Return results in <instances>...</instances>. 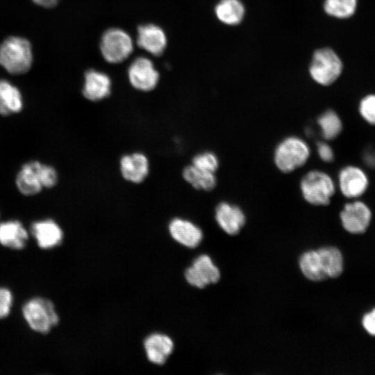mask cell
I'll list each match as a JSON object with an SVG mask.
<instances>
[{"instance_id":"obj_1","label":"cell","mask_w":375,"mask_h":375,"mask_svg":"<svg viewBox=\"0 0 375 375\" xmlns=\"http://www.w3.org/2000/svg\"><path fill=\"white\" fill-rule=\"evenodd\" d=\"M33 63L30 42L21 37H9L0 46V65L10 74L27 72Z\"/></svg>"},{"instance_id":"obj_2","label":"cell","mask_w":375,"mask_h":375,"mask_svg":"<svg viewBox=\"0 0 375 375\" xmlns=\"http://www.w3.org/2000/svg\"><path fill=\"white\" fill-rule=\"evenodd\" d=\"M22 312L30 328L42 334L50 332L60 321L53 303L44 298L29 300L23 306Z\"/></svg>"},{"instance_id":"obj_3","label":"cell","mask_w":375,"mask_h":375,"mask_svg":"<svg viewBox=\"0 0 375 375\" xmlns=\"http://www.w3.org/2000/svg\"><path fill=\"white\" fill-rule=\"evenodd\" d=\"M310 156L308 144L301 138L288 137L281 142L274 151V162L283 172L289 173L303 166Z\"/></svg>"},{"instance_id":"obj_4","label":"cell","mask_w":375,"mask_h":375,"mask_svg":"<svg viewBox=\"0 0 375 375\" xmlns=\"http://www.w3.org/2000/svg\"><path fill=\"white\" fill-rule=\"evenodd\" d=\"M300 188L305 200L315 206H326L335 193V185L326 173L312 170L303 176Z\"/></svg>"},{"instance_id":"obj_5","label":"cell","mask_w":375,"mask_h":375,"mask_svg":"<svg viewBox=\"0 0 375 375\" xmlns=\"http://www.w3.org/2000/svg\"><path fill=\"white\" fill-rule=\"evenodd\" d=\"M309 71L311 77L317 83L329 85L341 74L342 62L331 49H320L314 53Z\"/></svg>"},{"instance_id":"obj_6","label":"cell","mask_w":375,"mask_h":375,"mask_svg":"<svg viewBox=\"0 0 375 375\" xmlns=\"http://www.w3.org/2000/svg\"><path fill=\"white\" fill-rule=\"evenodd\" d=\"M100 50L107 62L119 63L131 54L133 50V40L124 30L111 28L103 33L100 40Z\"/></svg>"},{"instance_id":"obj_7","label":"cell","mask_w":375,"mask_h":375,"mask_svg":"<svg viewBox=\"0 0 375 375\" xmlns=\"http://www.w3.org/2000/svg\"><path fill=\"white\" fill-rule=\"evenodd\" d=\"M184 278L190 285L203 289L209 284L216 283L220 278V272L209 256L201 254L185 269Z\"/></svg>"},{"instance_id":"obj_8","label":"cell","mask_w":375,"mask_h":375,"mask_svg":"<svg viewBox=\"0 0 375 375\" xmlns=\"http://www.w3.org/2000/svg\"><path fill=\"white\" fill-rule=\"evenodd\" d=\"M128 80L136 90L142 92L153 90L159 81V74L151 60L138 57L128 69Z\"/></svg>"},{"instance_id":"obj_9","label":"cell","mask_w":375,"mask_h":375,"mask_svg":"<svg viewBox=\"0 0 375 375\" xmlns=\"http://www.w3.org/2000/svg\"><path fill=\"white\" fill-rule=\"evenodd\" d=\"M343 228L352 234H362L369 226L372 212L362 201H356L345 204L340 212Z\"/></svg>"},{"instance_id":"obj_10","label":"cell","mask_w":375,"mask_h":375,"mask_svg":"<svg viewBox=\"0 0 375 375\" xmlns=\"http://www.w3.org/2000/svg\"><path fill=\"white\" fill-rule=\"evenodd\" d=\"M147 359L152 364L162 365L173 353L174 342L172 338L161 333L147 336L143 342Z\"/></svg>"},{"instance_id":"obj_11","label":"cell","mask_w":375,"mask_h":375,"mask_svg":"<svg viewBox=\"0 0 375 375\" xmlns=\"http://www.w3.org/2000/svg\"><path fill=\"white\" fill-rule=\"evenodd\" d=\"M168 231L177 243L188 248H195L203 239L201 229L191 221L174 217L168 224Z\"/></svg>"},{"instance_id":"obj_12","label":"cell","mask_w":375,"mask_h":375,"mask_svg":"<svg viewBox=\"0 0 375 375\" xmlns=\"http://www.w3.org/2000/svg\"><path fill=\"white\" fill-rule=\"evenodd\" d=\"M119 170L124 180L132 183L140 184L149 175V159L141 152L125 154L119 160Z\"/></svg>"},{"instance_id":"obj_13","label":"cell","mask_w":375,"mask_h":375,"mask_svg":"<svg viewBox=\"0 0 375 375\" xmlns=\"http://www.w3.org/2000/svg\"><path fill=\"white\" fill-rule=\"evenodd\" d=\"M366 174L356 166H347L339 174L341 192L347 198H357L365 192L368 187Z\"/></svg>"},{"instance_id":"obj_14","label":"cell","mask_w":375,"mask_h":375,"mask_svg":"<svg viewBox=\"0 0 375 375\" xmlns=\"http://www.w3.org/2000/svg\"><path fill=\"white\" fill-rule=\"evenodd\" d=\"M84 78L82 94L86 99L97 102L110 96L112 83L108 74L91 69L85 73Z\"/></svg>"},{"instance_id":"obj_15","label":"cell","mask_w":375,"mask_h":375,"mask_svg":"<svg viewBox=\"0 0 375 375\" xmlns=\"http://www.w3.org/2000/svg\"><path fill=\"white\" fill-rule=\"evenodd\" d=\"M31 233L38 246L44 249L60 245L64 234L60 225L52 219L36 221L31 225Z\"/></svg>"},{"instance_id":"obj_16","label":"cell","mask_w":375,"mask_h":375,"mask_svg":"<svg viewBox=\"0 0 375 375\" xmlns=\"http://www.w3.org/2000/svg\"><path fill=\"white\" fill-rule=\"evenodd\" d=\"M138 45L153 56H160L167 46V37L158 26L147 24L138 26Z\"/></svg>"},{"instance_id":"obj_17","label":"cell","mask_w":375,"mask_h":375,"mask_svg":"<svg viewBox=\"0 0 375 375\" xmlns=\"http://www.w3.org/2000/svg\"><path fill=\"white\" fill-rule=\"evenodd\" d=\"M215 219L227 234H238L244 226L245 215L241 208L227 202H221L215 209Z\"/></svg>"},{"instance_id":"obj_18","label":"cell","mask_w":375,"mask_h":375,"mask_svg":"<svg viewBox=\"0 0 375 375\" xmlns=\"http://www.w3.org/2000/svg\"><path fill=\"white\" fill-rule=\"evenodd\" d=\"M41 162L31 160L23 164L18 171L15 184L18 191L24 196L32 197L43 189L40 183L38 169Z\"/></svg>"},{"instance_id":"obj_19","label":"cell","mask_w":375,"mask_h":375,"mask_svg":"<svg viewBox=\"0 0 375 375\" xmlns=\"http://www.w3.org/2000/svg\"><path fill=\"white\" fill-rule=\"evenodd\" d=\"M28 233L18 220H8L0 223V243L13 249H22L27 244Z\"/></svg>"},{"instance_id":"obj_20","label":"cell","mask_w":375,"mask_h":375,"mask_svg":"<svg viewBox=\"0 0 375 375\" xmlns=\"http://www.w3.org/2000/svg\"><path fill=\"white\" fill-rule=\"evenodd\" d=\"M24 101L19 90L6 80H0V115L8 117L20 112Z\"/></svg>"},{"instance_id":"obj_21","label":"cell","mask_w":375,"mask_h":375,"mask_svg":"<svg viewBox=\"0 0 375 375\" xmlns=\"http://www.w3.org/2000/svg\"><path fill=\"white\" fill-rule=\"evenodd\" d=\"M182 176L187 183L198 190L210 191L217 185L215 173L201 170L192 164L183 168Z\"/></svg>"},{"instance_id":"obj_22","label":"cell","mask_w":375,"mask_h":375,"mask_svg":"<svg viewBox=\"0 0 375 375\" xmlns=\"http://www.w3.org/2000/svg\"><path fill=\"white\" fill-rule=\"evenodd\" d=\"M323 269L329 278H337L343 272L344 259L341 251L335 247H324L317 250Z\"/></svg>"},{"instance_id":"obj_23","label":"cell","mask_w":375,"mask_h":375,"mask_svg":"<svg viewBox=\"0 0 375 375\" xmlns=\"http://www.w3.org/2000/svg\"><path fill=\"white\" fill-rule=\"evenodd\" d=\"M299 267L303 274L312 281L326 279V275L317 250L304 252L299 258Z\"/></svg>"},{"instance_id":"obj_24","label":"cell","mask_w":375,"mask_h":375,"mask_svg":"<svg viewBox=\"0 0 375 375\" xmlns=\"http://www.w3.org/2000/svg\"><path fill=\"white\" fill-rule=\"evenodd\" d=\"M215 14L222 23L236 25L243 19L244 8L239 0H221L215 7Z\"/></svg>"},{"instance_id":"obj_25","label":"cell","mask_w":375,"mask_h":375,"mask_svg":"<svg viewBox=\"0 0 375 375\" xmlns=\"http://www.w3.org/2000/svg\"><path fill=\"white\" fill-rule=\"evenodd\" d=\"M317 123L321 128L322 136L326 140H333L338 137L342 129L340 118L333 110H329L321 115Z\"/></svg>"},{"instance_id":"obj_26","label":"cell","mask_w":375,"mask_h":375,"mask_svg":"<svg viewBox=\"0 0 375 375\" xmlns=\"http://www.w3.org/2000/svg\"><path fill=\"white\" fill-rule=\"evenodd\" d=\"M357 0H325V12L334 17L344 19L353 15L356 10Z\"/></svg>"},{"instance_id":"obj_27","label":"cell","mask_w":375,"mask_h":375,"mask_svg":"<svg viewBox=\"0 0 375 375\" xmlns=\"http://www.w3.org/2000/svg\"><path fill=\"white\" fill-rule=\"evenodd\" d=\"M192 165L201 170L215 173L218 168L219 161L215 153L205 151L195 155L192 160Z\"/></svg>"},{"instance_id":"obj_28","label":"cell","mask_w":375,"mask_h":375,"mask_svg":"<svg viewBox=\"0 0 375 375\" xmlns=\"http://www.w3.org/2000/svg\"><path fill=\"white\" fill-rule=\"evenodd\" d=\"M38 174L43 189H50L57 185L58 174L56 168L53 166L41 162L39 167Z\"/></svg>"},{"instance_id":"obj_29","label":"cell","mask_w":375,"mask_h":375,"mask_svg":"<svg viewBox=\"0 0 375 375\" xmlns=\"http://www.w3.org/2000/svg\"><path fill=\"white\" fill-rule=\"evenodd\" d=\"M358 108L362 117L369 124L375 125V94L365 96Z\"/></svg>"},{"instance_id":"obj_30","label":"cell","mask_w":375,"mask_h":375,"mask_svg":"<svg viewBox=\"0 0 375 375\" xmlns=\"http://www.w3.org/2000/svg\"><path fill=\"white\" fill-rule=\"evenodd\" d=\"M12 303V296L10 291L4 288H0V319L6 317Z\"/></svg>"},{"instance_id":"obj_31","label":"cell","mask_w":375,"mask_h":375,"mask_svg":"<svg viewBox=\"0 0 375 375\" xmlns=\"http://www.w3.org/2000/svg\"><path fill=\"white\" fill-rule=\"evenodd\" d=\"M362 324L369 335L375 336V308L363 316Z\"/></svg>"},{"instance_id":"obj_32","label":"cell","mask_w":375,"mask_h":375,"mask_svg":"<svg viewBox=\"0 0 375 375\" xmlns=\"http://www.w3.org/2000/svg\"><path fill=\"white\" fill-rule=\"evenodd\" d=\"M317 152L320 158L326 162H330L333 160L334 153L331 147L325 142H319L317 144Z\"/></svg>"},{"instance_id":"obj_33","label":"cell","mask_w":375,"mask_h":375,"mask_svg":"<svg viewBox=\"0 0 375 375\" xmlns=\"http://www.w3.org/2000/svg\"><path fill=\"white\" fill-rule=\"evenodd\" d=\"M59 0H33V1L44 8H53L54 7L58 2Z\"/></svg>"},{"instance_id":"obj_34","label":"cell","mask_w":375,"mask_h":375,"mask_svg":"<svg viewBox=\"0 0 375 375\" xmlns=\"http://www.w3.org/2000/svg\"><path fill=\"white\" fill-rule=\"evenodd\" d=\"M364 159L367 165L370 167H375V152L367 151Z\"/></svg>"}]
</instances>
